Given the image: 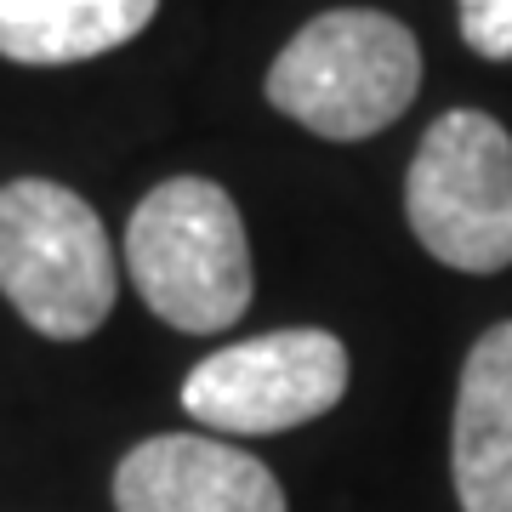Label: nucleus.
<instances>
[{"label":"nucleus","mask_w":512,"mask_h":512,"mask_svg":"<svg viewBox=\"0 0 512 512\" xmlns=\"http://www.w3.org/2000/svg\"><path fill=\"white\" fill-rule=\"evenodd\" d=\"M126 274L154 319L183 336L228 330L251 308V239L234 194L211 177H165L126 222Z\"/></svg>","instance_id":"nucleus-1"},{"label":"nucleus","mask_w":512,"mask_h":512,"mask_svg":"<svg viewBox=\"0 0 512 512\" xmlns=\"http://www.w3.org/2000/svg\"><path fill=\"white\" fill-rule=\"evenodd\" d=\"M262 92L325 143H365L416 103L421 46L376 6H336L285 40Z\"/></svg>","instance_id":"nucleus-2"},{"label":"nucleus","mask_w":512,"mask_h":512,"mask_svg":"<svg viewBox=\"0 0 512 512\" xmlns=\"http://www.w3.org/2000/svg\"><path fill=\"white\" fill-rule=\"evenodd\" d=\"M109 228L74 188L18 177L0 188V296L52 342L92 336L114 308Z\"/></svg>","instance_id":"nucleus-3"},{"label":"nucleus","mask_w":512,"mask_h":512,"mask_svg":"<svg viewBox=\"0 0 512 512\" xmlns=\"http://www.w3.org/2000/svg\"><path fill=\"white\" fill-rule=\"evenodd\" d=\"M404 217L421 251L461 274L512 268V137L478 109L439 114L404 177Z\"/></svg>","instance_id":"nucleus-4"},{"label":"nucleus","mask_w":512,"mask_h":512,"mask_svg":"<svg viewBox=\"0 0 512 512\" xmlns=\"http://www.w3.org/2000/svg\"><path fill=\"white\" fill-rule=\"evenodd\" d=\"M348 348L330 330H268L183 376V410L217 439H268L330 416L348 393Z\"/></svg>","instance_id":"nucleus-5"},{"label":"nucleus","mask_w":512,"mask_h":512,"mask_svg":"<svg viewBox=\"0 0 512 512\" xmlns=\"http://www.w3.org/2000/svg\"><path fill=\"white\" fill-rule=\"evenodd\" d=\"M114 512H285V490L217 433H160L114 467Z\"/></svg>","instance_id":"nucleus-6"},{"label":"nucleus","mask_w":512,"mask_h":512,"mask_svg":"<svg viewBox=\"0 0 512 512\" xmlns=\"http://www.w3.org/2000/svg\"><path fill=\"white\" fill-rule=\"evenodd\" d=\"M450 473L461 512H512V319L484 330L461 365Z\"/></svg>","instance_id":"nucleus-7"},{"label":"nucleus","mask_w":512,"mask_h":512,"mask_svg":"<svg viewBox=\"0 0 512 512\" xmlns=\"http://www.w3.org/2000/svg\"><path fill=\"white\" fill-rule=\"evenodd\" d=\"M160 0H0V57L29 69L86 63L137 40Z\"/></svg>","instance_id":"nucleus-8"},{"label":"nucleus","mask_w":512,"mask_h":512,"mask_svg":"<svg viewBox=\"0 0 512 512\" xmlns=\"http://www.w3.org/2000/svg\"><path fill=\"white\" fill-rule=\"evenodd\" d=\"M461 40L490 63H512V0H456Z\"/></svg>","instance_id":"nucleus-9"}]
</instances>
